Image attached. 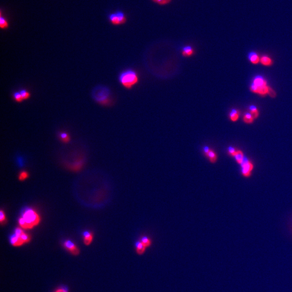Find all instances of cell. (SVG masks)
I'll return each instance as SVG.
<instances>
[{"instance_id":"obj_1","label":"cell","mask_w":292,"mask_h":292,"mask_svg":"<svg viewBox=\"0 0 292 292\" xmlns=\"http://www.w3.org/2000/svg\"><path fill=\"white\" fill-rule=\"evenodd\" d=\"M41 218L38 213L33 209H28L24 211L19 219V224L23 229H31L40 224Z\"/></svg>"},{"instance_id":"obj_2","label":"cell","mask_w":292,"mask_h":292,"mask_svg":"<svg viewBox=\"0 0 292 292\" xmlns=\"http://www.w3.org/2000/svg\"><path fill=\"white\" fill-rule=\"evenodd\" d=\"M31 240L30 236L24 232L22 228L17 227L14 231V234L10 238L11 245L14 247H20L29 243Z\"/></svg>"},{"instance_id":"obj_3","label":"cell","mask_w":292,"mask_h":292,"mask_svg":"<svg viewBox=\"0 0 292 292\" xmlns=\"http://www.w3.org/2000/svg\"><path fill=\"white\" fill-rule=\"evenodd\" d=\"M119 81L124 87L127 89H130L138 83L139 77L135 71L128 70L120 74Z\"/></svg>"},{"instance_id":"obj_4","label":"cell","mask_w":292,"mask_h":292,"mask_svg":"<svg viewBox=\"0 0 292 292\" xmlns=\"http://www.w3.org/2000/svg\"><path fill=\"white\" fill-rule=\"evenodd\" d=\"M110 91L107 88L99 86L94 89L93 96L97 102L101 105H107L110 101Z\"/></svg>"},{"instance_id":"obj_5","label":"cell","mask_w":292,"mask_h":292,"mask_svg":"<svg viewBox=\"0 0 292 292\" xmlns=\"http://www.w3.org/2000/svg\"><path fill=\"white\" fill-rule=\"evenodd\" d=\"M241 173L244 177H248L252 174L254 165L248 158L245 157L243 161L241 163Z\"/></svg>"},{"instance_id":"obj_6","label":"cell","mask_w":292,"mask_h":292,"mask_svg":"<svg viewBox=\"0 0 292 292\" xmlns=\"http://www.w3.org/2000/svg\"><path fill=\"white\" fill-rule=\"evenodd\" d=\"M63 246L64 248L73 255H78L80 254V250L79 248L77 247V246L71 240H66L64 242Z\"/></svg>"},{"instance_id":"obj_7","label":"cell","mask_w":292,"mask_h":292,"mask_svg":"<svg viewBox=\"0 0 292 292\" xmlns=\"http://www.w3.org/2000/svg\"><path fill=\"white\" fill-rule=\"evenodd\" d=\"M251 90L256 94H258L262 96H264L268 94V85H266L264 87H258L252 83L251 86Z\"/></svg>"},{"instance_id":"obj_8","label":"cell","mask_w":292,"mask_h":292,"mask_svg":"<svg viewBox=\"0 0 292 292\" xmlns=\"http://www.w3.org/2000/svg\"><path fill=\"white\" fill-rule=\"evenodd\" d=\"M147 248L141 242V241L139 240L135 243V250L137 254L139 255H143L145 253Z\"/></svg>"},{"instance_id":"obj_9","label":"cell","mask_w":292,"mask_h":292,"mask_svg":"<svg viewBox=\"0 0 292 292\" xmlns=\"http://www.w3.org/2000/svg\"><path fill=\"white\" fill-rule=\"evenodd\" d=\"M93 234L90 232H85L83 234V243L85 246H89L93 240Z\"/></svg>"},{"instance_id":"obj_10","label":"cell","mask_w":292,"mask_h":292,"mask_svg":"<svg viewBox=\"0 0 292 292\" xmlns=\"http://www.w3.org/2000/svg\"><path fill=\"white\" fill-rule=\"evenodd\" d=\"M205 157L208 158L209 162L211 163H216L218 160V155L213 149H211Z\"/></svg>"},{"instance_id":"obj_11","label":"cell","mask_w":292,"mask_h":292,"mask_svg":"<svg viewBox=\"0 0 292 292\" xmlns=\"http://www.w3.org/2000/svg\"><path fill=\"white\" fill-rule=\"evenodd\" d=\"M253 84L258 87H264L267 85L266 80L264 77L260 76H257L254 78Z\"/></svg>"},{"instance_id":"obj_12","label":"cell","mask_w":292,"mask_h":292,"mask_svg":"<svg viewBox=\"0 0 292 292\" xmlns=\"http://www.w3.org/2000/svg\"><path fill=\"white\" fill-rule=\"evenodd\" d=\"M194 53V49L190 46L183 47L182 51V54L185 57H190L193 55Z\"/></svg>"},{"instance_id":"obj_13","label":"cell","mask_w":292,"mask_h":292,"mask_svg":"<svg viewBox=\"0 0 292 292\" xmlns=\"http://www.w3.org/2000/svg\"><path fill=\"white\" fill-rule=\"evenodd\" d=\"M260 62L264 66H271L273 64V62L271 58L267 56H263L260 58Z\"/></svg>"},{"instance_id":"obj_14","label":"cell","mask_w":292,"mask_h":292,"mask_svg":"<svg viewBox=\"0 0 292 292\" xmlns=\"http://www.w3.org/2000/svg\"><path fill=\"white\" fill-rule=\"evenodd\" d=\"M140 240L144 245L147 248L150 247L152 245V240L149 238V237H147L146 235L142 236L140 238Z\"/></svg>"},{"instance_id":"obj_15","label":"cell","mask_w":292,"mask_h":292,"mask_svg":"<svg viewBox=\"0 0 292 292\" xmlns=\"http://www.w3.org/2000/svg\"><path fill=\"white\" fill-rule=\"evenodd\" d=\"M249 60L251 62L254 64H258L260 62V59L257 54L251 53L249 55Z\"/></svg>"},{"instance_id":"obj_16","label":"cell","mask_w":292,"mask_h":292,"mask_svg":"<svg viewBox=\"0 0 292 292\" xmlns=\"http://www.w3.org/2000/svg\"><path fill=\"white\" fill-rule=\"evenodd\" d=\"M245 157V156H244L243 152L241 151V150H238L237 153L235 154V155L234 156L235 159L236 160L237 163L240 164H241V163L243 161V159H244Z\"/></svg>"},{"instance_id":"obj_17","label":"cell","mask_w":292,"mask_h":292,"mask_svg":"<svg viewBox=\"0 0 292 292\" xmlns=\"http://www.w3.org/2000/svg\"><path fill=\"white\" fill-rule=\"evenodd\" d=\"M109 19L111 23L114 25H120L119 20L117 17V15L116 13L111 14L109 16Z\"/></svg>"},{"instance_id":"obj_18","label":"cell","mask_w":292,"mask_h":292,"mask_svg":"<svg viewBox=\"0 0 292 292\" xmlns=\"http://www.w3.org/2000/svg\"><path fill=\"white\" fill-rule=\"evenodd\" d=\"M229 118L230 120L232 122H236L239 120V111L233 109L231 111V112L229 114Z\"/></svg>"},{"instance_id":"obj_19","label":"cell","mask_w":292,"mask_h":292,"mask_svg":"<svg viewBox=\"0 0 292 292\" xmlns=\"http://www.w3.org/2000/svg\"><path fill=\"white\" fill-rule=\"evenodd\" d=\"M254 119L250 113H247L243 116V121L247 124H251L254 122Z\"/></svg>"},{"instance_id":"obj_20","label":"cell","mask_w":292,"mask_h":292,"mask_svg":"<svg viewBox=\"0 0 292 292\" xmlns=\"http://www.w3.org/2000/svg\"><path fill=\"white\" fill-rule=\"evenodd\" d=\"M250 114L252 115V116L253 117L254 119H256L259 117V111L258 109H257V108L255 106H251L250 108Z\"/></svg>"},{"instance_id":"obj_21","label":"cell","mask_w":292,"mask_h":292,"mask_svg":"<svg viewBox=\"0 0 292 292\" xmlns=\"http://www.w3.org/2000/svg\"><path fill=\"white\" fill-rule=\"evenodd\" d=\"M116 14H117V17L119 18V20L120 23V24H125L126 22V17L125 16V15L123 12L122 11H117Z\"/></svg>"},{"instance_id":"obj_22","label":"cell","mask_w":292,"mask_h":292,"mask_svg":"<svg viewBox=\"0 0 292 292\" xmlns=\"http://www.w3.org/2000/svg\"><path fill=\"white\" fill-rule=\"evenodd\" d=\"M59 137L61 141L64 143H67L70 141V137L66 133H61L59 135Z\"/></svg>"},{"instance_id":"obj_23","label":"cell","mask_w":292,"mask_h":292,"mask_svg":"<svg viewBox=\"0 0 292 292\" xmlns=\"http://www.w3.org/2000/svg\"><path fill=\"white\" fill-rule=\"evenodd\" d=\"M0 27L2 29H7L9 27L8 22L4 17H2V15L0 17Z\"/></svg>"},{"instance_id":"obj_24","label":"cell","mask_w":292,"mask_h":292,"mask_svg":"<svg viewBox=\"0 0 292 292\" xmlns=\"http://www.w3.org/2000/svg\"><path fill=\"white\" fill-rule=\"evenodd\" d=\"M13 98L15 101H16L17 102H21L24 101V99L22 97L21 94L20 92H15L13 94Z\"/></svg>"},{"instance_id":"obj_25","label":"cell","mask_w":292,"mask_h":292,"mask_svg":"<svg viewBox=\"0 0 292 292\" xmlns=\"http://www.w3.org/2000/svg\"><path fill=\"white\" fill-rule=\"evenodd\" d=\"M20 93L21 94L22 97L24 99V100H27L29 98H30V94L29 92H28L27 90L25 89H22L20 91Z\"/></svg>"},{"instance_id":"obj_26","label":"cell","mask_w":292,"mask_h":292,"mask_svg":"<svg viewBox=\"0 0 292 292\" xmlns=\"http://www.w3.org/2000/svg\"><path fill=\"white\" fill-rule=\"evenodd\" d=\"M28 177H29V174H28V172H26V171H23V172H21V173H20L19 176V179L20 181H24V180L27 179Z\"/></svg>"},{"instance_id":"obj_27","label":"cell","mask_w":292,"mask_h":292,"mask_svg":"<svg viewBox=\"0 0 292 292\" xmlns=\"http://www.w3.org/2000/svg\"><path fill=\"white\" fill-rule=\"evenodd\" d=\"M237 151H238V150H237L236 149H235V148H234V147H228V154L229 155L232 156V157H234V156L235 155V154L237 153Z\"/></svg>"},{"instance_id":"obj_28","label":"cell","mask_w":292,"mask_h":292,"mask_svg":"<svg viewBox=\"0 0 292 292\" xmlns=\"http://www.w3.org/2000/svg\"><path fill=\"white\" fill-rule=\"evenodd\" d=\"M6 216L5 213H4L3 211L1 210V211H0V222L2 224H4V222H6Z\"/></svg>"},{"instance_id":"obj_29","label":"cell","mask_w":292,"mask_h":292,"mask_svg":"<svg viewBox=\"0 0 292 292\" xmlns=\"http://www.w3.org/2000/svg\"><path fill=\"white\" fill-rule=\"evenodd\" d=\"M268 94L269 96H271L272 98H275L277 96V93L275 92V90L272 89V88L268 86Z\"/></svg>"},{"instance_id":"obj_30","label":"cell","mask_w":292,"mask_h":292,"mask_svg":"<svg viewBox=\"0 0 292 292\" xmlns=\"http://www.w3.org/2000/svg\"><path fill=\"white\" fill-rule=\"evenodd\" d=\"M154 2H156V3H158L159 4H161V5H164V4H166L167 3H168L169 2H171V0H153Z\"/></svg>"},{"instance_id":"obj_31","label":"cell","mask_w":292,"mask_h":292,"mask_svg":"<svg viewBox=\"0 0 292 292\" xmlns=\"http://www.w3.org/2000/svg\"><path fill=\"white\" fill-rule=\"evenodd\" d=\"M211 149V148H210L208 146H205V147H204L203 150V155H205V156H206V155H207Z\"/></svg>"},{"instance_id":"obj_32","label":"cell","mask_w":292,"mask_h":292,"mask_svg":"<svg viewBox=\"0 0 292 292\" xmlns=\"http://www.w3.org/2000/svg\"><path fill=\"white\" fill-rule=\"evenodd\" d=\"M58 290L60 292H68V290L66 288H60Z\"/></svg>"},{"instance_id":"obj_33","label":"cell","mask_w":292,"mask_h":292,"mask_svg":"<svg viewBox=\"0 0 292 292\" xmlns=\"http://www.w3.org/2000/svg\"><path fill=\"white\" fill-rule=\"evenodd\" d=\"M55 292H59V291L58 290H55Z\"/></svg>"},{"instance_id":"obj_34","label":"cell","mask_w":292,"mask_h":292,"mask_svg":"<svg viewBox=\"0 0 292 292\" xmlns=\"http://www.w3.org/2000/svg\"></svg>"}]
</instances>
